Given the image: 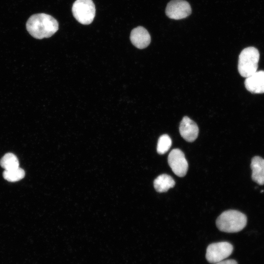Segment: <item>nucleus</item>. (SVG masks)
Listing matches in <instances>:
<instances>
[{
  "mask_svg": "<svg viewBox=\"0 0 264 264\" xmlns=\"http://www.w3.org/2000/svg\"><path fill=\"white\" fill-rule=\"evenodd\" d=\"M26 27L32 37L42 39L49 38L55 34L59 29V24L52 16L44 13H39L29 18Z\"/></svg>",
  "mask_w": 264,
  "mask_h": 264,
  "instance_id": "1",
  "label": "nucleus"
},
{
  "mask_svg": "<svg viewBox=\"0 0 264 264\" xmlns=\"http://www.w3.org/2000/svg\"><path fill=\"white\" fill-rule=\"evenodd\" d=\"M247 223V217L243 213L235 210L222 213L217 218L216 225L221 231L236 233L242 230Z\"/></svg>",
  "mask_w": 264,
  "mask_h": 264,
  "instance_id": "2",
  "label": "nucleus"
},
{
  "mask_svg": "<svg viewBox=\"0 0 264 264\" xmlns=\"http://www.w3.org/2000/svg\"><path fill=\"white\" fill-rule=\"evenodd\" d=\"M260 53L254 47H248L241 52L238 68L240 75L247 77L257 71Z\"/></svg>",
  "mask_w": 264,
  "mask_h": 264,
  "instance_id": "3",
  "label": "nucleus"
},
{
  "mask_svg": "<svg viewBox=\"0 0 264 264\" xmlns=\"http://www.w3.org/2000/svg\"><path fill=\"white\" fill-rule=\"evenodd\" d=\"M72 12L79 22L89 24L95 17V5L92 0H76L73 4Z\"/></svg>",
  "mask_w": 264,
  "mask_h": 264,
  "instance_id": "4",
  "label": "nucleus"
},
{
  "mask_svg": "<svg viewBox=\"0 0 264 264\" xmlns=\"http://www.w3.org/2000/svg\"><path fill=\"white\" fill-rule=\"evenodd\" d=\"M233 250V245L228 242L213 243L206 249V258L209 263L215 264L228 257Z\"/></svg>",
  "mask_w": 264,
  "mask_h": 264,
  "instance_id": "5",
  "label": "nucleus"
},
{
  "mask_svg": "<svg viewBox=\"0 0 264 264\" xmlns=\"http://www.w3.org/2000/svg\"><path fill=\"white\" fill-rule=\"evenodd\" d=\"M168 162L175 175L180 177L186 175L188 164L184 153L180 150H172L168 155Z\"/></svg>",
  "mask_w": 264,
  "mask_h": 264,
  "instance_id": "6",
  "label": "nucleus"
},
{
  "mask_svg": "<svg viewBox=\"0 0 264 264\" xmlns=\"http://www.w3.org/2000/svg\"><path fill=\"white\" fill-rule=\"evenodd\" d=\"M192 10L190 4L184 0H172L167 4L165 13L168 17L180 20L189 16Z\"/></svg>",
  "mask_w": 264,
  "mask_h": 264,
  "instance_id": "7",
  "label": "nucleus"
},
{
  "mask_svg": "<svg viewBox=\"0 0 264 264\" xmlns=\"http://www.w3.org/2000/svg\"><path fill=\"white\" fill-rule=\"evenodd\" d=\"M179 129L181 136L188 142H193L198 137L199 132L198 126L187 116L183 117Z\"/></svg>",
  "mask_w": 264,
  "mask_h": 264,
  "instance_id": "8",
  "label": "nucleus"
},
{
  "mask_svg": "<svg viewBox=\"0 0 264 264\" xmlns=\"http://www.w3.org/2000/svg\"><path fill=\"white\" fill-rule=\"evenodd\" d=\"M245 87L253 93H264V71H257L246 78Z\"/></svg>",
  "mask_w": 264,
  "mask_h": 264,
  "instance_id": "9",
  "label": "nucleus"
},
{
  "mask_svg": "<svg viewBox=\"0 0 264 264\" xmlns=\"http://www.w3.org/2000/svg\"><path fill=\"white\" fill-rule=\"evenodd\" d=\"M130 40L132 44L136 47L143 49L150 44L151 36L145 28L138 26L131 31Z\"/></svg>",
  "mask_w": 264,
  "mask_h": 264,
  "instance_id": "10",
  "label": "nucleus"
},
{
  "mask_svg": "<svg viewBox=\"0 0 264 264\" xmlns=\"http://www.w3.org/2000/svg\"><path fill=\"white\" fill-rule=\"evenodd\" d=\"M252 179L259 185L264 184V159L255 156L251 159Z\"/></svg>",
  "mask_w": 264,
  "mask_h": 264,
  "instance_id": "11",
  "label": "nucleus"
},
{
  "mask_svg": "<svg viewBox=\"0 0 264 264\" xmlns=\"http://www.w3.org/2000/svg\"><path fill=\"white\" fill-rule=\"evenodd\" d=\"M175 185V181L169 175L162 174L158 176L154 181L155 190L159 193L167 192Z\"/></svg>",
  "mask_w": 264,
  "mask_h": 264,
  "instance_id": "12",
  "label": "nucleus"
},
{
  "mask_svg": "<svg viewBox=\"0 0 264 264\" xmlns=\"http://www.w3.org/2000/svg\"><path fill=\"white\" fill-rule=\"evenodd\" d=\"M0 166L5 169L9 170L19 167V162L17 156L12 153H7L0 161Z\"/></svg>",
  "mask_w": 264,
  "mask_h": 264,
  "instance_id": "13",
  "label": "nucleus"
},
{
  "mask_svg": "<svg viewBox=\"0 0 264 264\" xmlns=\"http://www.w3.org/2000/svg\"><path fill=\"white\" fill-rule=\"evenodd\" d=\"M24 176V171L20 167L9 170H4L3 173V178L10 182L19 181L22 179Z\"/></svg>",
  "mask_w": 264,
  "mask_h": 264,
  "instance_id": "14",
  "label": "nucleus"
},
{
  "mask_svg": "<svg viewBox=\"0 0 264 264\" xmlns=\"http://www.w3.org/2000/svg\"><path fill=\"white\" fill-rule=\"evenodd\" d=\"M172 140L167 134L161 135L157 142V152L160 154L166 153L170 149L172 145Z\"/></svg>",
  "mask_w": 264,
  "mask_h": 264,
  "instance_id": "15",
  "label": "nucleus"
},
{
  "mask_svg": "<svg viewBox=\"0 0 264 264\" xmlns=\"http://www.w3.org/2000/svg\"><path fill=\"white\" fill-rule=\"evenodd\" d=\"M214 264H238V263L234 260L229 259L225 260H223L221 261L216 263Z\"/></svg>",
  "mask_w": 264,
  "mask_h": 264,
  "instance_id": "16",
  "label": "nucleus"
}]
</instances>
